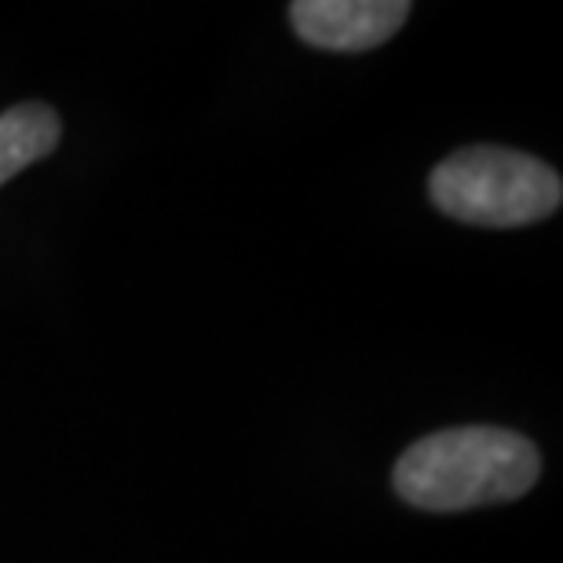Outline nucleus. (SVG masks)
Here are the masks:
<instances>
[{"label":"nucleus","instance_id":"nucleus-1","mask_svg":"<svg viewBox=\"0 0 563 563\" xmlns=\"http://www.w3.org/2000/svg\"><path fill=\"white\" fill-rule=\"evenodd\" d=\"M542 454L527 435L494 424L446 428L424 435L396 461L391 483L424 512H461L516 501L538 483Z\"/></svg>","mask_w":563,"mask_h":563},{"label":"nucleus","instance_id":"nucleus-2","mask_svg":"<svg viewBox=\"0 0 563 563\" xmlns=\"http://www.w3.org/2000/svg\"><path fill=\"white\" fill-rule=\"evenodd\" d=\"M446 217L472 228H523L553 217L563 201L556 168L509 146H468L450 154L428 179Z\"/></svg>","mask_w":563,"mask_h":563},{"label":"nucleus","instance_id":"nucleus-3","mask_svg":"<svg viewBox=\"0 0 563 563\" xmlns=\"http://www.w3.org/2000/svg\"><path fill=\"white\" fill-rule=\"evenodd\" d=\"M410 15L407 0H297L289 22L311 48L369 52L402 30Z\"/></svg>","mask_w":563,"mask_h":563},{"label":"nucleus","instance_id":"nucleus-4","mask_svg":"<svg viewBox=\"0 0 563 563\" xmlns=\"http://www.w3.org/2000/svg\"><path fill=\"white\" fill-rule=\"evenodd\" d=\"M63 125L52 107L44 103H15L0 114V187L22 168L41 162L59 146Z\"/></svg>","mask_w":563,"mask_h":563}]
</instances>
